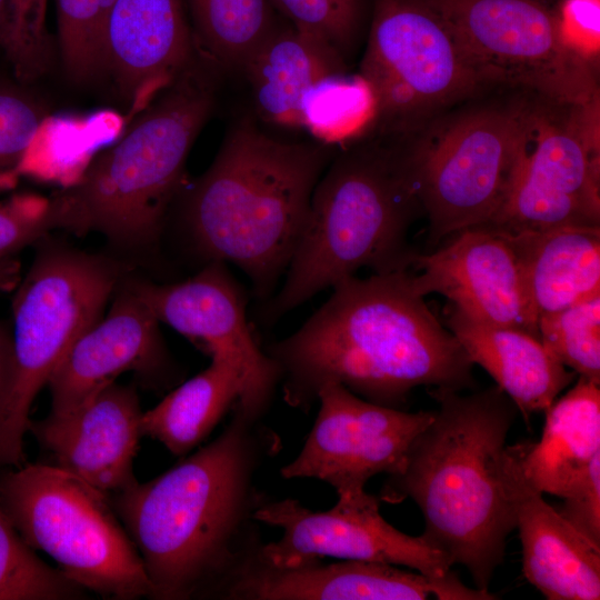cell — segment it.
I'll return each instance as SVG.
<instances>
[{
    "label": "cell",
    "instance_id": "obj_24",
    "mask_svg": "<svg viewBox=\"0 0 600 600\" xmlns=\"http://www.w3.org/2000/svg\"><path fill=\"white\" fill-rule=\"evenodd\" d=\"M514 502L526 579L548 600H598L600 547L542 494L518 497Z\"/></svg>",
    "mask_w": 600,
    "mask_h": 600
},
{
    "label": "cell",
    "instance_id": "obj_25",
    "mask_svg": "<svg viewBox=\"0 0 600 600\" xmlns=\"http://www.w3.org/2000/svg\"><path fill=\"white\" fill-rule=\"evenodd\" d=\"M510 236L538 318L600 294V227Z\"/></svg>",
    "mask_w": 600,
    "mask_h": 600
},
{
    "label": "cell",
    "instance_id": "obj_5",
    "mask_svg": "<svg viewBox=\"0 0 600 600\" xmlns=\"http://www.w3.org/2000/svg\"><path fill=\"white\" fill-rule=\"evenodd\" d=\"M422 210L403 150L362 146L332 158L277 293L261 319L273 323L320 291L356 276L410 270L418 253L408 233Z\"/></svg>",
    "mask_w": 600,
    "mask_h": 600
},
{
    "label": "cell",
    "instance_id": "obj_10",
    "mask_svg": "<svg viewBox=\"0 0 600 600\" xmlns=\"http://www.w3.org/2000/svg\"><path fill=\"white\" fill-rule=\"evenodd\" d=\"M359 73L377 97L376 127L389 132L411 130L484 86L424 0H376Z\"/></svg>",
    "mask_w": 600,
    "mask_h": 600
},
{
    "label": "cell",
    "instance_id": "obj_17",
    "mask_svg": "<svg viewBox=\"0 0 600 600\" xmlns=\"http://www.w3.org/2000/svg\"><path fill=\"white\" fill-rule=\"evenodd\" d=\"M142 413L136 389L114 382L70 412L29 420L28 431L54 466L110 497L138 481Z\"/></svg>",
    "mask_w": 600,
    "mask_h": 600
},
{
    "label": "cell",
    "instance_id": "obj_13",
    "mask_svg": "<svg viewBox=\"0 0 600 600\" xmlns=\"http://www.w3.org/2000/svg\"><path fill=\"white\" fill-rule=\"evenodd\" d=\"M379 497L366 490L339 497L327 511H312L287 498L263 502L253 520L282 530L280 539L254 547L256 556L274 567H291L323 558L394 564L443 584L452 600H489L491 593L463 584L452 563L420 534L390 524L379 510Z\"/></svg>",
    "mask_w": 600,
    "mask_h": 600
},
{
    "label": "cell",
    "instance_id": "obj_9",
    "mask_svg": "<svg viewBox=\"0 0 600 600\" xmlns=\"http://www.w3.org/2000/svg\"><path fill=\"white\" fill-rule=\"evenodd\" d=\"M530 112L524 106L472 109L404 150L430 244L492 219L527 149Z\"/></svg>",
    "mask_w": 600,
    "mask_h": 600
},
{
    "label": "cell",
    "instance_id": "obj_11",
    "mask_svg": "<svg viewBox=\"0 0 600 600\" xmlns=\"http://www.w3.org/2000/svg\"><path fill=\"white\" fill-rule=\"evenodd\" d=\"M448 24L484 84L520 87L560 106L599 96L590 64L561 44L540 0H424Z\"/></svg>",
    "mask_w": 600,
    "mask_h": 600
},
{
    "label": "cell",
    "instance_id": "obj_20",
    "mask_svg": "<svg viewBox=\"0 0 600 600\" xmlns=\"http://www.w3.org/2000/svg\"><path fill=\"white\" fill-rule=\"evenodd\" d=\"M196 54L181 0H116L106 69L133 113L169 87Z\"/></svg>",
    "mask_w": 600,
    "mask_h": 600
},
{
    "label": "cell",
    "instance_id": "obj_19",
    "mask_svg": "<svg viewBox=\"0 0 600 600\" xmlns=\"http://www.w3.org/2000/svg\"><path fill=\"white\" fill-rule=\"evenodd\" d=\"M256 544L218 588L236 600H423L448 599L447 588L399 566L341 560H313L274 567L260 560Z\"/></svg>",
    "mask_w": 600,
    "mask_h": 600
},
{
    "label": "cell",
    "instance_id": "obj_16",
    "mask_svg": "<svg viewBox=\"0 0 600 600\" xmlns=\"http://www.w3.org/2000/svg\"><path fill=\"white\" fill-rule=\"evenodd\" d=\"M411 268L422 296L439 293L468 317L539 337L521 263L509 232L489 224L466 228ZM540 338V337H539Z\"/></svg>",
    "mask_w": 600,
    "mask_h": 600
},
{
    "label": "cell",
    "instance_id": "obj_15",
    "mask_svg": "<svg viewBox=\"0 0 600 600\" xmlns=\"http://www.w3.org/2000/svg\"><path fill=\"white\" fill-rule=\"evenodd\" d=\"M159 321L198 344L209 356L223 354L238 367L242 393L234 404L259 421L280 382L276 362L264 353L248 324L246 297L226 263L212 261L174 283H128Z\"/></svg>",
    "mask_w": 600,
    "mask_h": 600
},
{
    "label": "cell",
    "instance_id": "obj_36",
    "mask_svg": "<svg viewBox=\"0 0 600 600\" xmlns=\"http://www.w3.org/2000/svg\"><path fill=\"white\" fill-rule=\"evenodd\" d=\"M59 229L52 198L24 193L0 202V258Z\"/></svg>",
    "mask_w": 600,
    "mask_h": 600
},
{
    "label": "cell",
    "instance_id": "obj_28",
    "mask_svg": "<svg viewBox=\"0 0 600 600\" xmlns=\"http://www.w3.org/2000/svg\"><path fill=\"white\" fill-rule=\"evenodd\" d=\"M301 129L314 141L346 146L374 129L378 101L373 88L360 73H330L312 83L300 102Z\"/></svg>",
    "mask_w": 600,
    "mask_h": 600
},
{
    "label": "cell",
    "instance_id": "obj_4",
    "mask_svg": "<svg viewBox=\"0 0 600 600\" xmlns=\"http://www.w3.org/2000/svg\"><path fill=\"white\" fill-rule=\"evenodd\" d=\"M337 153L318 141L264 132L250 116L228 129L210 167L186 194L182 220L208 262L232 263L268 301L302 232L312 192Z\"/></svg>",
    "mask_w": 600,
    "mask_h": 600
},
{
    "label": "cell",
    "instance_id": "obj_2",
    "mask_svg": "<svg viewBox=\"0 0 600 600\" xmlns=\"http://www.w3.org/2000/svg\"><path fill=\"white\" fill-rule=\"evenodd\" d=\"M231 410L209 444L109 497L141 557L150 598L183 600L218 590L256 544L247 537L261 504L253 476L279 443L239 408Z\"/></svg>",
    "mask_w": 600,
    "mask_h": 600
},
{
    "label": "cell",
    "instance_id": "obj_26",
    "mask_svg": "<svg viewBox=\"0 0 600 600\" xmlns=\"http://www.w3.org/2000/svg\"><path fill=\"white\" fill-rule=\"evenodd\" d=\"M210 358L204 370L142 413V437L159 441L173 456H184L201 443L241 397L236 363L223 354Z\"/></svg>",
    "mask_w": 600,
    "mask_h": 600
},
{
    "label": "cell",
    "instance_id": "obj_14",
    "mask_svg": "<svg viewBox=\"0 0 600 600\" xmlns=\"http://www.w3.org/2000/svg\"><path fill=\"white\" fill-rule=\"evenodd\" d=\"M317 401L319 412L301 451L280 471L286 479L324 481L338 497L364 491L377 474L398 472L434 413L380 406L339 383L322 387Z\"/></svg>",
    "mask_w": 600,
    "mask_h": 600
},
{
    "label": "cell",
    "instance_id": "obj_22",
    "mask_svg": "<svg viewBox=\"0 0 600 600\" xmlns=\"http://www.w3.org/2000/svg\"><path fill=\"white\" fill-rule=\"evenodd\" d=\"M448 326L470 361L493 378L527 421L577 377L528 331L480 322L453 307Z\"/></svg>",
    "mask_w": 600,
    "mask_h": 600
},
{
    "label": "cell",
    "instance_id": "obj_32",
    "mask_svg": "<svg viewBox=\"0 0 600 600\" xmlns=\"http://www.w3.org/2000/svg\"><path fill=\"white\" fill-rule=\"evenodd\" d=\"M538 331L564 367L600 383V294L540 316Z\"/></svg>",
    "mask_w": 600,
    "mask_h": 600
},
{
    "label": "cell",
    "instance_id": "obj_27",
    "mask_svg": "<svg viewBox=\"0 0 600 600\" xmlns=\"http://www.w3.org/2000/svg\"><path fill=\"white\" fill-rule=\"evenodd\" d=\"M113 112L89 117L44 118L28 152L23 174L72 186L84 172L96 151L122 127Z\"/></svg>",
    "mask_w": 600,
    "mask_h": 600
},
{
    "label": "cell",
    "instance_id": "obj_37",
    "mask_svg": "<svg viewBox=\"0 0 600 600\" xmlns=\"http://www.w3.org/2000/svg\"><path fill=\"white\" fill-rule=\"evenodd\" d=\"M553 11L564 49L594 64L600 56V0H560Z\"/></svg>",
    "mask_w": 600,
    "mask_h": 600
},
{
    "label": "cell",
    "instance_id": "obj_34",
    "mask_svg": "<svg viewBox=\"0 0 600 600\" xmlns=\"http://www.w3.org/2000/svg\"><path fill=\"white\" fill-rule=\"evenodd\" d=\"M48 0H7L2 43L18 73L24 78L41 74L50 61L46 28Z\"/></svg>",
    "mask_w": 600,
    "mask_h": 600
},
{
    "label": "cell",
    "instance_id": "obj_30",
    "mask_svg": "<svg viewBox=\"0 0 600 600\" xmlns=\"http://www.w3.org/2000/svg\"><path fill=\"white\" fill-rule=\"evenodd\" d=\"M86 590L40 560L0 508V600H74Z\"/></svg>",
    "mask_w": 600,
    "mask_h": 600
},
{
    "label": "cell",
    "instance_id": "obj_41",
    "mask_svg": "<svg viewBox=\"0 0 600 600\" xmlns=\"http://www.w3.org/2000/svg\"><path fill=\"white\" fill-rule=\"evenodd\" d=\"M6 1L0 0V41H2L6 24Z\"/></svg>",
    "mask_w": 600,
    "mask_h": 600
},
{
    "label": "cell",
    "instance_id": "obj_38",
    "mask_svg": "<svg viewBox=\"0 0 600 600\" xmlns=\"http://www.w3.org/2000/svg\"><path fill=\"white\" fill-rule=\"evenodd\" d=\"M559 514L591 542L600 547V454L561 497Z\"/></svg>",
    "mask_w": 600,
    "mask_h": 600
},
{
    "label": "cell",
    "instance_id": "obj_23",
    "mask_svg": "<svg viewBox=\"0 0 600 600\" xmlns=\"http://www.w3.org/2000/svg\"><path fill=\"white\" fill-rule=\"evenodd\" d=\"M346 70V58L332 46L289 21H278L240 73L262 122L301 130L303 93L324 76Z\"/></svg>",
    "mask_w": 600,
    "mask_h": 600
},
{
    "label": "cell",
    "instance_id": "obj_39",
    "mask_svg": "<svg viewBox=\"0 0 600 600\" xmlns=\"http://www.w3.org/2000/svg\"><path fill=\"white\" fill-rule=\"evenodd\" d=\"M13 379V346L11 332L0 323V412L3 409Z\"/></svg>",
    "mask_w": 600,
    "mask_h": 600
},
{
    "label": "cell",
    "instance_id": "obj_31",
    "mask_svg": "<svg viewBox=\"0 0 600 600\" xmlns=\"http://www.w3.org/2000/svg\"><path fill=\"white\" fill-rule=\"evenodd\" d=\"M116 0H57L59 47L68 74L86 81L106 69L107 33Z\"/></svg>",
    "mask_w": 600,
    "mask_h": 600
},
{
    "label": "cell",
    "instance_id": "obj_8",
    "mask_svg": "<svg viewBox=\"0 0 600 600\" xmlns=\"http://www.w3.org/2000/svg\"><path fill=\"white\" fill-rule=\"evenodd\" d=\"M119 279L118 266L108 259L49 247L20 280L12 303L13 379L0 412V468L26 463L23 438L36 396L102 317Z\"/></svg>",
    "mask_w": 600,
    "mask_h": 600
},
{
    "label": "cell",
    "instance_id": "obj_7",
    "mask_svg": "<svg viewBox=\"0 0 600 600\" xmlns=\"http://www.w3.org/2000/svg\"><path fill=\"white\" fill-rule=\"evenodd\" d=\"M0 508L23 541L84 590L117 600L151 596L141 557L108 494L54 464L0 473Z\"/></svg>",
    "mask_w": 600,
    "mask_h": 600
},
{
    "label": "cell",
    "instance_id": "obj_18",
    "mask_svg": "<svg viewBox=\"0 0 600 600\" xmlns=\"http://www.w3.org/2000/svg\"><path fill=\"white\" fill-rule=\"evenodd\" d=\"M159 321L127 284L109 310L68 350L47 386L52 414H63L127 371L161 377L170 368Z\"/></svg>",
    "mask_w": 600,
    "mask_h": 600
},
{
    "label": "cell",
    "instance_id": "obj_1",
    "mask_svg": "<svg viewBox=\"0 0 600 600\" xmlns=\"http://www.w3.org/2000/svg\"><path fill=\"white\" fill-rule=\"evenodd\" d=\"M332 289L296 332L268 347L290 407L309 409L328 383L397 409L417 387H473V363L410 270L352 276Z\"/></svg>",
    "mask_w": 600,
    "mask_h": 600
},
{
    "label": "cell",
    "instance_id": "obj_35",
    "mask_svg": "<svg viewBox=\"0 0 600 600\" xmlns=\"http://www.w3.org/2000/svg\"><path fill=\"white\" fill-rule=\"evenodd\" d=\"M33 102L12 93L0 92V190L16 186L44 120Z\"/></svg>",
    "mask_w": 600,
    "mask_h": 600
},
{
    "label": "cell",
    "instance_id": "obj_40",
    "mask_svg": "<svg viewBox=\"0 0 600 600\" xmlns=\"http://www.w3.org/2000/svg\"><path fill=\"white\" fill-rule=\"evenodd\" d=\"M20 280V261L13 256L0 258V291L16 289Z\"/></svg>",
    "mask_w": 600,
    "mask_h": 600
},
{
    "label": "cell",
    "instance_id": "obj_6",
    "mask_svg": "<svg viewBox=\"0 0 600 600\" xmlns=\"http://www.w3.org/2000/svg\"><path fill=\"white\" fill-rule=\"evenodd\" d=\"M199 53L77 182L51 197L59 229L99 232L127 248L158 241L182 189L188 154L216 104L220 69Z\"/></svg>",
    "mask_w": 600,
    "mask_h": 600
},
{
    "label": "cell",
    "instance_id": "obj_12",
    "mask_svg": "<svg viewBox=\"0 0 600 600\" xmlns=\"http://www.w3.org/2000/svg\"><path fill=\"white\" fill-rule=\"evenodd\" d=\"M556 118L531 109L528 142L487 222L510 233L600 227L599 96Z\"/></svg>",
    "mask_w": 600,
    "mask_h": 600
},
{
    "label": "cell",
    "instance_id": "obj_21",
    "mask_svg": "<svg viewBox=\"0 0 600 600\" xmlns=\"http://www.w3.org/2000/svg\"><path fill=\"white\" fill-rule=\"evenodd\" d=\"M599 384L578 377V381L544 410L539 441L506 446L503 473L513 501L518 497L543 493L561 498L600 454Z\"/></svg>",
    "mask_w": 600,
    "mask_h": 600
},
{
    "label": "cell",
    "instance_id": "obj_33",
    "mask_svg": "<svg viewBox=\"0 0 600 600\" xmlns=\"http://www.w3.org/2000/svg\"><path fill=\"white\" fill-rule=\"evenodd\" d=\"M287 21L332 46L346 59L357 40L363 0H270Z\"/></svg>",
    "mask_w": 600,
    "mask_h": 600
},
{
    "label": "cell",
    "instance_id": "obj_29",
    "mask_svg": "<svg viewBox=\"0 0 600 600\" xmlns=\"http://www.w3.org/2000/svg\"><path fill=\"white\" fill-rule=\"evenodd\" d=\"M199 46L221 71L240 73L278 22L270 0H188Z\"/></svg>",
    "mask_w": 600,
    "mask_h": 600
},
{
    "label": "cell",
    "instance_id": "obj_3",
    "mask_svg": "<svg viewBox=\"0 0 600 600\" xmlns=\"http://www.w3.org/2000/svg\"><path fill=\"white\" fill-rule=\"evenodd\" d=\"M433 418L411 443L402 468L387 477L379 499L412 500L422 536L453 564L463 566L477 589L489 591L517 526L503 457L518 408L498 387L462 394L429 392Z\"/></svg>",
    "mask_w": 600,
    "mask_h": 600
}]
</instances>
